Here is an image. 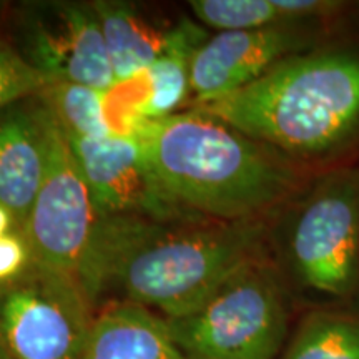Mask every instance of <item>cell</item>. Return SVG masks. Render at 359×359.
Segmentation results:
<instances>
[{
  "label": "cell",
  "instance_id": "obj_2",
  "mask_svg": "<svg viewBox=\"0 0 359 359\" xmlns=\"http://www.w3.org/2000/svg\"><path fill=\"white\" fill-rule=\"evenodd\" d=\"M268 231L269 218H98L77 280L93 309L118 293L172 320L198 308L245 263L268 255Z\"/></svg>",
  "mask_w": 359,
  "mask_h": 359
},
{
  "label": "cell",
  "instance_id": "obj_16",
  "mask_svg": "<svg viewBox=\"0 0 359 359\" xmlns=\"http://www.w3.org/2000/svg\"><path fill=\"white\" fill-rule=\"evenodd\" d=\"M188 6L201 25L218 32L311 20L318 11L314 0H191Z\"/></svg>",
  "mask_w": 359,
  "mask_h": 359
},
{
  "label": "cell",
  "instance_id": "obj_9",
  "mask_svg": "<svg viewBox=\"0 0 359 359\" xmlns=\"http://www.w3.org/2000/svg\"><path fill=\"white\" fill-rule=\"evenodd\" d=\"M331 19L286 22L264 29L210 35L191 60V105L248 87L283 60L308 50Z\"/></svg>",
  "mask_w": 359,
  "mask_h": 359
},
{
  "label": "cell",
  "instance_id": "obj_11",
  "mask_svg": "<svg viewBox=\"0 0 359 359\" xmlns=\"http://www.w3.org/2000/svg\"><path fill=\"white\" fill-rule=\"evenodd\" d=\"M208 30L190 19L172 25L167 47L148 69L109 90L107 116L115 135L133 137L147 123L178 114L191 98L190 70Z\"/></svg>",
  "mask_w": 359,
  "mask_h": 359
},
{
  "label": "cell",
  "instance_id": "obj_8",
  "mask_svg": "<svg viewBox=\"0 0 359 359\" xmlns=\"http://www.w3.org/2000/svg\"><path fill=\"white\" fill-rule=\"evenodd\" d=\"M67 138L87 180L98 218L142 217L160 222L200 218L170 195L138 138L125 135L107 138L67 135Z\"/></svg>",
  "mask_w": 359,
  "mask_h": 359
},
{
  "label": "cell",
  "instance_id": "obj_21",
  "mask_svg": "<svg viewBox=\"0 0 359 359\" xmlns=\"http://www.w3.org/2000/svg\"><path fill=\"white\" fill-rule=\"evenodd\" d=\"M0 359H12L11 354L7 353L6 346H4V344H2V341H0Z\"/></svg>",
  "mask_w": 359,
  "mask_h": 359
},
{
  "label": "cell",
  "instance_id": "obj_15",
  "mask_svg": "<svg viewBox=\"0 0 359 359\" xmlns=\"http://www.w3.org/2000/svg\"><path fill=\"white\" fill-rule=\"evenodd\" d=\"M283 359H359V299L304 314Z\"/></svg>",
  "mask_w": 359,
  "mask_h": 359
},
{
  "label": "cell",
  "instance_id": "obj_5",
  "mask_svg": "<svg viewBox=\"0 0 359 359\" xmlns=\"http://www.w3.org/2000/svg\"><path fill=\"white\" fill-rule=\"evenodd\" d=\"M290 311L291 293L268 253L167 323L187 359H276L288 344Z\"/></svg>",
  "mask_w": 359,
  "mask_h": 359
},
{
  "label": "cell",
  "instance_id": "obj_12",
  "mask_svg": "<svg viewBox=\"0 0 359 359\" xmlns=\"http://www.w3.org/2000/svg\"><path fill=\"white\" fill-rule=\"evenodd\" d=\"M45 172V135L37 95L0 111V203L24 230Z\"/></svg>",
  "mask_w": 359,
  "mask_h": 359
},
{
  "label": "cell",
  "instance_id": "obj_4",
  "mask_svg": "<svg viewBox=\"0 0 359 359\" xmlns=\"http://www.w3.org/2000/svg\"><path fill=\"white\" fill-rule=\"evenodd\" d=\"M269 258L316 308L359 299V163L318 172L269 218Z\"/></svg>",
  "mask_w": 359,
  "mask_h": 359
},
{
  "label": "cell",
  "instance_id": "obj_20",
  "mask_svg": "<svg viewBox=\"0 0 359 359\" xmlns=\"http://www.w3.org/2000/svg\"><path fill=\"white\" fill-rule=\"evenodd\" d=\"M17 230V223L13 215L11 213V210H7L6 206L0 203V236L7 235V233L15 231ZM19 231V230H17Z\"/></svg>",
  "mask_w": 359,
  "mask_h": 359
},
{
  "label": "cell",
  "instance_id": "obj_19",
  "mask_svg": "<svg viewBox=\"0 0 359 359\" xmlns=\"http://www.w3.org/2000/svg\"><path fill=\"white\" fill-rule=\"evenodd\" d=\"M32 264V253L24 233L11 231L0 236V285L24 275Z\"/></svg>",
  "mask_w": 359,
  "mask_h": 359
},
{
  "label": "cell",
  "instance_id": "obj_13",
  "mask_svg": "<svg viewBox=\"0 0 359 359\" xmlns=\"http://www.w3.org/2000/svg\"><path fill=\"white\" fill-rule=\"evenodd\" d=\"M82 359H187L168 323L140 304L110 302L93 318Z\"/></svg>",
  "mask_w": 359,
  "mask_h": 359
},
{
  "label": "cell",
  "instance_id": "obj_10",
  "mask_svg": "<svg viewBox=\"0 0 359 359\" xmlns=\"http://www.w3.org/2000/svg\"><path fill=\"white\" fill-rule=\"evenodd\" d=\"M22 57L50 82L110 90L116 85L93 4L50 2L24 19Z\"/></svg>",
  "mask_w": 359,
  "mask_h": 359
},
{
  "label": "cell",
  "instance_id": "obj_18",
  "mask_svg": "<svg viewBox=\"0 0 359 359\" xmlns=\"http://www.w3.org/2000/svg\"><path fill=\"white\" fill-rule=\"evenodd\" d=\"M53 83L22 57L20 50L0 40V111Z\"/></svg>",
  "mask_w": 359,
  "mask_h": 359
},
{
  "label": "cell",
  "instance_id": "obj_14",
  "mask_svg": "<svg viewBox=\"0 0 359 359\" xmlns=\"http://www.w3.org/2000/svg\"><path fill=\"white\" fill-rule=\"evenodd\" d=\"M100 22L116 83L140 75L163 53L168 29H160L132 4L92 2Z\"/></svg>",
  "mask_w": 359,
  "mask_h": 359
},
{
  "label": "cell",
  "instance_id": "obj_6",
  "mask_svg": "<svg viewBox=\"0 0 359 359\" xmlns=\"http://www.w3.org/2000/svg\"><path fill=\"white\" fill-rule=\"evenodd\" d=\"M93 306L77 276L32 263L0 285V341L12 359H82Z\"/></svg>",
  "mask_w": 359,
  "mask_h": 359
},
{
  "label": "cell",
  "instance_id": "obj_3",
  "mask_svg": "<svg viewBox=\"0 0 359 359\" xmlns=\"http://www.w3.org/2000/svg\"><path fill=\"white\" fill-rule=\"evenodd\" d=\"M135 138L170 195L222 222L271 218L316 172L200 109L147 123Z\"/></svg>",
  "mask_w": 359,
  "mask_h": 359
},
{
  "label": "cell",
  "instance_id": "obj_1",
  "mask_svg": "<svg viewBox=\"0 0 359 359\" xmlns=\"http://www.w3.org/2000/svg\"><path fill=\"white\" fill-rule=\"evenodd\" d=\"M268 143L311 172L359 163V0L308 50L248 87L191 105Z\"/></svg>",
  "mask_w": 359,
  "mask_h": 359
},
{
  "label": "cell",
  "instance_id": "obj_7",
  "mask_svg": "<svg viewBox=\"0 0 359 359\" xmlns=\"http://www.w3.org/2000/svg\"><path fill=\"white\" fill-rule=\"evenodd\" d=\"M37 100L45 135V172L22 233L32 263L77 276L98 215L64 128Z\"/></svg>",
  "mask_w": 359,
  "mask_h": 359
},
{
  "label": "cell",
  "instance_id": "obj_17",
  "mask_svg": "<svg viewBox=\"0 0 359 359\" xmlns=\"http://www.w3.org/2000/svg\"><path fill=\"white\" fill-rule=\"evenodd\" d=\"M37 97L67 135L80 138H107L115 135L107 116L109 90L53 82L37 93Z\"/></svg>",
  "mask_w": 359,
  "mask_h": 359
}]
</instances>
